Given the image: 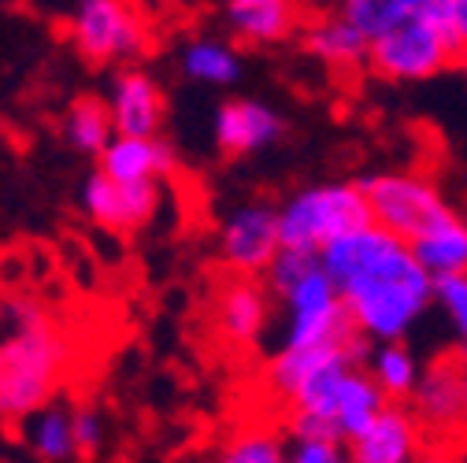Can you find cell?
<instances>
[{"label":"cell","mask_w":467,"mask_h":463,"mask_svg":"<svg viewBox=\"0 0 467 463\" xmlns=\"http://www.w3.org/2000/svg\"><path fill=\"white\" fill-rule=\"evenodd\" d=\"M104 104L115 138H160V127L167 119V97L145 67L115 71Z\"/></svg>","instance_id":"cell-11"},{"label":"cell","mask_w":467,"mask_h":463,"mask_svg":"<svg viewBox=\"0 0 467 463\" xmlns=\"http://www.w3.org/2000/svg\"><path fill=\"white\" fill-rule=\"evenodd\" d=\"M386 408H389V400L375 386V378L368 375V367H348L345 378L337 382L334 412H330V423H334L341 445H353Z\"/></svg>","instance_id":"cell-18"},{"label":"cell","mask_w":467,"mask_h":463,"mask_svg":"<svg viewBox=\"0 0 467 463\" xmlns=\"http://www.w3.org/2000/svg\"><path fill=\"white\" fill-rule=\"evenodd\" d=\"M316 263H319V256H312V252H289V249H282L260 282L267 285V293L278 301V297L289 293V289H294Z\"/></svg>","instance_id":"cell-26"},{"label":"cell","mask_w":467,"mask_h":463,"mask_svg":"<svg viewBox=\"0 0 467 463\" xmlns=\"http://www.w3.org/2000/svg\"><path fill=\"white\" fill-rule=\"evenodd\" d=\"M416 256V263L438 282V278H452V274H467V226L463 219H449L438 230H431L427 238H420L416 245H408Z\"/></svg>","instance_id":"cell-22"},{"label":"cell","mask_w":467,"mask_h":463,"mask_svg":"<svg viewBox=\"0 0 467 463\" xmlns=\"http://www.w3.org/2000/svg\"><path fill=\"white\" fill-rule=\"evenodd\" d=\"M67 34L75 52L89 67H134V60L149 52V23L138 8L123 0H82L67 19Z\"/></svg>","instance_id":"cell-5"},{"label":"cell","mask_w":467,"mask_h":463,"mask_svg":"<svg viewBox=\"0 0 467 463\" xmlns=\"http://www.w3.org/2000/svg\"><path fill=\"white\" fill-rule=\"evenodd\" d=\"M23 445L30 448V456L37 463H71L78 459V445H75V423H71V404L52 400L41 412H34L30 419L19 423Z\"/></svg>","instance_id":"cell-19"},{"label":"cell","mask_w":467,"mask_h":463,"mask_svg":"<svg viewBox=\"0 0 467 463\" xmlns=\"http://www.w3.org/2000/svg\"><path fill=\"white\" fill-rule=\"evenodd\" d=\"M179 67L201 86H234L242 78V52L223 37H193L179 52Z\"/></svg>","instance_id":"cell-20"},{"label":"cell","mask_w":467,"mask_h":463,"mask_svg":"<svg viewBox=\"0 0 467 463\" xmlns=\"http://www.w3.org/2000/svg\"><path fill=\"white\" fill-rule=\"evenodd\" d=\"M271 323V293L260 278H234L219 285L212 301V326L234 349H253Z\"/></svg>","instance_id":"cell-12"},{"label":"cell","mask_w":467,"mask_h":463,"mask_svg":"<svg viewBox=\"0 0 467 463\" xmlns=\"http://www.w3.org/2000/svg\"><path fill=\"white\" fill-rule=\"evenodd\" d=\"M460 356V389H463V416H467V353H456Z\"/></svg>","instance_id":"cell-31"},{"label":"cell","mask_w":467,"mask_h":463,"mask_svg":"<svg viewBox=\"0 0 467 463\" xmlns=\"http://www.w3.org/2000/svg\"><path fill=\"white\" fill-rule=\"evenodd\" d=\"M230 34L242 45H282L305 30V8L289 0H230L223 8Z\"/></svg>","instance_id":"cell-15"},{"label":"cell","mask_w":467,"mask_h":463,"mask_svg":"<svg viewBox=\"0 0 467 463\" xmlns=\"http://www.w3.org/2000/svg\"><path fill=\"white\" fill-rule=\"evenodd\" d=\"M456 64H460V71H463V75H467V45H463V48H460V60H456Z\"/></svg>","instance_id":"cell-32"},{"label":"cell","mask_w":467,"mask_h":463,"mask_svg":"<svg viewBox=\"0 0 467 463\" xmlns=\"http://www.w3.org/2000/svg\"><path fill=\"white\" fill-rule=\"evenodd\" d=\"M460 60V41L423 15L420 0L412 19L393 26L368 52V67L386 82H423L449 71Z\"/></svg>","instance_id":"cell-6"},{"label":"cell","mask_w":467,"mask_h":463,"mask_svg":"<svg viewBox=\"0 0 467 463\" xmlns=\"http://www.w3.org/2000/svg\"><path fill=\"white\" fill-rule=\"evenodd\" d=\"M434 301L441 304V312L449 315V323L460 337V353H467V274L438 278L434 282Z\"/></svg>","instance_id":"cell-27"},{"label":"cell","mask_w":467,"mask_h":463,"mask_svg":"<svg viewBox=\"0 0 467 463\" xmlns=\"http://www.w3.org/2000/svg\"><path fill=\"white\" fill-rule=\"evenodd\" d=\"M449 19L460 45H467V0H449Z\"/></svg>","instance_id":"cell-30"},{"label":"cell","mask_w":467,"mask_h":463,"mask_svg":"<svg viewBox=\"0 0 467 463\" xmlns=\"http://www.w3.org/2000/svg\"><path fill=\"white\" fill-rule=\"evenodd\" d=\"M285 452L289 448L278 430L249 427V430H238L230 441H223V448L208 463H285Z\"/></svg>","instance_id":"cell-25"},{"label":"cell","mask_w":467,"mask_h":463,"mask_svg":"<svg viewBox=\"0 0 467 463\" xmlns=\"http://www.w3.org/2000/svg\"><path fill=\"white\" fill-rule=\"evenodd\" d=\"M463 226H467V215H463Z\"/></svg>","instance_id":"cell-34"},{"label":"cell","mask_w":467,"mask_h":463,"mask_svg":"<svg viewBox=\"0 0 467 463\" xmlns=\"http://www.w3.org/2000/svg\"><path fill=\"white\" fill-rule=\"evenodd\" d=\"M285 463H348V448L341 441H289Z\"/></svg>","instance_id":"cell-29"},{"label":"cell","mask_w":467,"mask_h":463,"mask_svg":"<svg viewBox=\"0 0 467 463\" xmlns=\"http://www.w3.org/2000/svg\"><path fill=\"white\" fill-rule=\"evenodd\" d=\"M71 423H75V445L82 459H93L108 441V419L93 404H71Z\"/></svg>","instance_id":"cell-28"},{"label":"cell","mask_w":467,"mask_h":463,"mask_svg":"<svg viewBox=\"0 0 467 463\" xmlns=\"http://www.w3.org/2000/svg\"><path fill=\"white\" fill-rule=\"evenodd\" d=\"M67 360L71 345L45 304L8 297L0 304V419L23 423L52 404Z\"/></svg>","instance_id":"cell-2"},{"label":"cell","mask_w":467,"mask_h":463,"mask_svg":"<svg viewBox=\"0 0 467 463\" xmlns=\"http://www.w3.org/2000/svg\"><path fill=\"white\" fill-rule=\"evenodd\" d=\"M278 304L285 312L282 349H319V345H348L360 337L345 301L337 297V289L319 263L289 293H282Z\"/></svg>","instance_id":"cell-7"},{"label":"cell","mask_w":467,"mask_h":463,"mask_svg":"<svg viewBox=\"0 0 467 463\" xmlns=\"http://www.w3.org/2000/svg\"><path fill=\"white\" fill-rule=\"evenodd\" d=\"M278 252H282L278 208L242 204L223 219V226H219V263L234 278H264Z\"/></svg>","instance_id":"cell-8"},{"label":"cell","mask_w":467,"mask_h":463,"mask_svg":"<svg viewBox=\"0 0 467 463\" xmlns=\"http://www.w3.org/2000/svg\"><path fill=\"white\" fill-rule=\"evenodd\" d=\"M371 211L360 182H323L297 190L278 208V242L289 252L319 256L330 242L368 226Z\"/></svg>","instance_id":"cell-3"},{"label":"cell","mask_w":467,"mask_h":463,"mask_svg":"<svg viewBox=\"0 0 467 463\" xmlns=\"http://www.w3.org/2000/svg\"><path fill=\"white\" fill-rule=\"evenodd\" d=\"M282 134H285L282 115L271 104L253 100V97L223 100L219 111H215V119H212V138H215V149L223 156L264 152L275 141H282Z\"/></svg>","instance_id":"cell-13"},{"label":"cell","mask_w":467,"mask_h":463,"mask_svg":"<svg viewBox=\"0 0 467 463\" xmlns=\"http://www.w3.org/2000/svg\"><path fill=\"white\" fill-rule=\"evenodd\" d=\"M371 222L386 234H393L404 245H416L441 222L456 219L445 193L412 170H379V175L360 179Z\"/></svg>","instance_id":"cell-4"},{"label":"cell","mask_w":467,"mask_h":463,"mask_svg":"<svg viewBox=\"0 0 467 463\" xmlns=\"http://www.w3.org/2000/svg\"><path fill=\"white\" fill-rule=\"evenodd\" d=\"M97 170L111 182H156L174 170V149L163 138H111Z\"/></svg>","instance_id":"cell-16"},{"label":"cell","mask_w":467,"mask_h":463,"mask_svg":"<svg viewBox=\"0 0 467 463\" xmlns=\"http://www.w3.org/2000/svg\"><path fill=\"white\" fill-rule=\"evenodd\" d=\"M368 375L375 378V386L386 393L389 404H408V396L420 386L423 367L412 356V349L400 341V345H375L368 353Z\"/></svg>","instance_id":"cell-23"},{"label":"cell","mask_w":467,"mask_h":463,"mask_svg":"<svg viewBox=\"0 0 467 463\" xmlns=\"http://www.w3.org/2000/svg\"><path fill=\"white\" fill-rule=\"evenodd\" d=\"M423 430L408 404H389V408L353 441L348 463H416L423 456Z\"/></svg>","instance_id":"cell-14"},{"label":"cell","mask_w":467,"mask_h":463,"mask_svg":"<svg viewBox=\"0 0 467 463\" xmlns=\"http://www.w3.org/2000/svg\"><path fill=\"white\" fill-rule=\"evenodd\" d=\"M319 267L368 345H400L434 304V278L416 263L412 249L375 222L330 242Z\"/></svg>","instance_id":"cell-1"},{"label":"cell","mask_w":467,"mask_h":463,"mask_svg":"<svg viewBox=\"0 0 467 463\" xmlns=\"http://www.w3.org/2000/svg\"><path fill=\"white\" fill-rule=\"evenodd\" d=\"M408 412L416 416L423 441L427 437H456L467 430L463 389H460V356L456 353L423 367L416 393L408 396Z\"/></svg>","instance_id":"cell-10"},{"label":"cell","mask_w":467,"mask_h":463,"mask_svg":"<svg viewBox=\"0 0 467 463\" xmlns=\"http://www.w3.org/2000/svg\"><path fill=\"white\" fill-rule=\"evenodd\" d=\"M416 463H438V459H431V456H420V459H416Z\"/></svg>","instance_id":"cell-33"},{"label":"cell","mask_w":467,"mask_h":463,"mask_svg":"<svg viewBox=\"0 0 467 463\" xmlns=\"http://www.w3.org/2000/svg\"><path fill=\"white\" fill-rule=\"evenodd\" d=\"M412 12H416V0H348V5H337V15L345 23H353L368 37V45L386 37L404 19H412Z\"/></svg>","instance_id":"cell-24"},{"label":"cell","mask_w":467,"mask_h":463,"mask_svg":"<svg viewBox=\"0 0 467 463\" xmlns=\"http://www.w3.org/2000/svg\"><path fill=\"white\" fill-rule=\"evenodd\" d=\"M301 45H305V52L312 56V60H319V64H327L334 71H357V67H364L368 52H371L368 37L353 23H345L337 15V8L323 12V15H308V23L301 30Z\"/></svg>","instance_id":"cell-17"},{"label":"cell","mask_w":467,"mask_h":463,"mask_svg":"<svg viewBox=\"0 0 467 463\" xmlns=\"http://www.w3.org/2000/svg\"><path fill=\"white\" fill-rule=\"evenodd\" d=\"M160 201L163 193L156 182H111L100 170H93L78 190L82 215L100 230H115V234H134V230L149 226L160 211Z\"/></svg>","instance_id":"cell-9"},{"label":"cell","mask_w":467,"mask_h":463,"mask_svg":"<svg viewBox=\"0 0 467 463\" xmlns=\"http://www.w3.org/2000/svg\"><path fill=\"white\" fill-rule=\"evenodd\" d=\"M60 138L71 152L78 156H97L111 145L115 138V127H111V115H108V104L100 97H75L60 119Z\"/></svg>","instance_id":"cell-21"}]
</instances>
